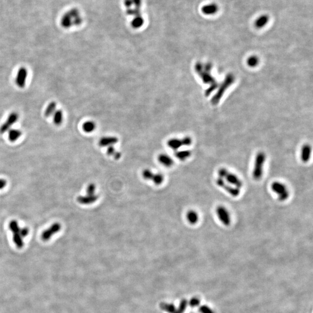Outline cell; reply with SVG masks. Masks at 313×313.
<instances>
[{"label": "cell", "mask_w": 313, "mask_h": 313, "mask_svg": "<svg viewBox=\"0 0 313 313\" xmlns=\"http://www.w3.org/2000/svg\"><path fill=\"white\" fill-rule=\"evenodd\" d=\"M199 311L201 313H214V311L206 305H202L199 309Z\"/></svg>", "instance_id": "obj_32"}, {"label": "cell", "mask_w": 313, "mask_h": 313, "mask_svg": "<svg viewBox=\"0 0 313 313\" xmlns=\"http://www.w3.org/2000/svg\"><path fill=\"white\" fill-rule=\"evenodd\" d=\"M201 11L203 13L206 15H214L219 11V7L217 4L215 3L206 4L203 6Z\"/></svg>", "instance_id": "obj_14"}, {"label": "cell", "mask_w": 313, "mask_h": 313, "mask_svg": "<svg viewBox=\"0 0 313 313\" xmlns=\"http://www.w3.org/2000/svg\"><path fill=\"white\" fill-rule=\"evenodd\" d=\"M29 230L27 227H24V228L20 229L19 232V234L21 236V237L22 238L26 237L29 234Z\"/></svg>", "instance_id": "obj_34"}, {"label": "cell", "mask_w": 313, "mask_h": 313, "mask_svg": "<svg viewBox=\"0 0 313 313\" xmlns=\"http://www.w3.org/2000/svg\"><path fill=\"white\" fill-rule=\"evenodd\" d=\"M154 173L150 169H146L142 172V176L145 179L151 180Z\"/></svg>", "instance_id": "obj_28"}, {"label": "cell", "mask_w": 313, "mask_h": 313, "mask_svg": "<svg viewBox=\"0 0 313 313\" xmlns=\"http://www.w3.org/2000/svg\"><path fill=\"white\" fill-rule=\"evenodd\" d=\"M19 119V115L16 112H12L10 114L8 115V118L6 121L0 126V134H4L8 132L9 130H11L12 126H13L16 122Z\"/></svg>", "instance_id": "obj_9"}, {"label": "cell", "mask_w": 313, "mask_h": 313, "mask_svg": "<svg viewBox=\"0 0 313 313\" xmlns=\"http://www.w3.org/2000/svg\"><path fill=\"white\" fill-rule=\"evenodd\" d=\"M119 141L118 138L113 136H103L100 139L99 145L102 147H108L114 146Z\"/></svg>", "instance_id": "obj_12"}, {"label": "cell", "mask_w": 313, "mask_h": 313, "mask_svg": "<svg viewBox=\"0 0 313 313\" xmlns=\"http://www.w3.org/2000/svg\"><path fill=\"white\" fill-rule=\"evenodd\" d=\"M151 181L156 185H160L164 181V176L161 173H154Z\"/></svg>", "instance_id": "obj_25"}, {"label": "cell", "mask_w": 313, "mask_h": 313, "mask_svg": "<svg viewBox=\"0 0 313 313\" xmlns=\"http://www.w3.org/2000/svg\"><path fill=\"white\" fill-rule=\"evenodd\" d=\"M82 18L79 11L76 9H72L65 13L61 19V27L69 29L74 26H79L82 23Z\"/></svg>", "instance_id": "obj_1"}, {"label": "cell", "mask_w": 313, "mask_h": 313, "mask_svg": "<svg viewBox=\"0 0 313 313\" xmlns=\"http://www.w3.org/2000/svg\"><path fill=\"white\" fill-rule=\"evenodd\" d=\"M22 135V131L17 129H11L8 130V138L12 142L17 141Z\"/></svg>", "instance_id": "obj_20"}, {"label": "cell", "mask_w": 313, "mask_h": 313, "mask_svg": "<svg viewBox=\"0 0 313 313\" xmlns=\"http://www.w3.org/2000/svg\"><path fill=\"white\" fill-rule=\"evenodd\" d=\"M167 145L169 147L173 150L174 151H177L182 146H183L182 139H180L178 138H172L168 140Z\"/></svg>", "instance_id": "obj_18"}, {"label": "cell", "mask_w": 313, "mask_h": 313, "mask_svg": "<svg viewBox=\"0 0 313 313\" xmlns=\"http://www.w3.org/2000/svg\"><path fill=\"white\" fill-rule=\"evenodd\" d=\"M61 229V225L59 223H55L50 227L49 229L45 230L42 234V240L48 241L55 234L59 232Z\"/></svg>", "instance_id": "obj_11"}, {"label": "cell", "mask_w": 313, "mask_h": 313, "mask_svg": "<svg viewBox=\"0 0 313 313\" xmlns=\"http://www.w3.org/2000/svg\"><path fill=\"white\" fill-rule=\"evenodd\" d=\"M271 189L277 195L278 199L281 202L285 201L289 197L290 193L288 187L285 184L280 182L275 181L273 182L271 185Z\"/></svg>", "instance_id": "obj_5"}, {"label": "cell", "mask_w": 313, "mask_h": 313, "mask_svg": "<svg viewBox=\"0 0 313 313\" xmlns=\"http://www.w3.org/2000/svg\"><path fill=\"white\" fill-rule=\"evenodd\" d=\"M234 80H235V77L231 74H229L225 77V78L223 81V82L221 84V86L219 89L218 92L216 93V95L214 96L211 100V102L214 105H216L219 102V101L221 99V97L223 95L224 93L227 90V89L230 87V85L231 84H233Z\"/></svg>", "instance_id": "obj_6"}, {"label": "cell", "mask_w": 313, "mask_h": 313, "mask_svg": "<svg viewBox=\"0 0 313 313\" xmlns=\"http://www.w3.org/2000/svg\"><path fill=\"white\" fill-rule=\"evenodd\" d=\"M158 160L160 163L166 167H171L174 164L171 156L167 154H161L158 157Z\"/></svg>", "instance_id": "obj_15"}, {"label": "cell", "mask_w": 313, "mask_h": 313, "mask_svg": "<svg viewBox=\"0 0 313 313\" xmlns=\"http://www.w3.org/2000/svg\"><path fill=\"white\" fill-rule=\"evenodd\" d=\"M9 229L11 230V231L13 234H15V233H19V230H20V229L19 227L18 222H17V221L15 220H12L9 223Z\"/></svg>", "instance_id": "obj_27"}, {"label": "cell", "mask_w": 313, "mask_h": 313, "mask_svg": "<svg viewBox=\"0 0 313 313\" xmlns=\"http://www.w3.org/2000/svg\"><path fill=\"white\" fill-rule=\"evenodd\" d=\"M98 198L99 196L96 194L93 195L87 194L85 195L78 196L77 198V201L78 203L81 204L89 205L95 203L98 199Z\"/></svg>", "instance_id": "obj_13"}, {"label": "cell", "mask_w": 313, "mask_h": 313, "mask_svg": "<svg viewBox=\"0 0 313 313\" xmlns=\"http://www.w3.org/2000/svg\"><path fill=\"white\" fill-rule=\"evenodd\" d=\"M116 150L115 149L114 146H110L108 147L107 149V153L109 156H114L115 154L116 153Z\"/></svg>", "instance_id": "obj_36"}, {"label": "cell", "mask_w": 313, "mask_h": 313, "mask_svg": "<svg viewBox=\"0 0 313 313\" xmlns=\"http://www.w3.org/2000/svg\"><path fill=\"white\" fill-rule=\"evenodd\" d=\"M7 185V181L3 179H0V190L4 188Z\"/></svg>", "instance_id": "obj_37"}, {"label": "cell", "mask_w": 313, "mask_h": 313, "mask_svg": "<svg viewBox=\"0 0 313 313\" xmlns=\"http://www.w3.org/2000/svg\"><path fill=\"white\" fill-rule=\"evenodd\" d=\"M266 160V156L265 153L259 152L257 154L252 171V177L255 180H259L262 178Z\"/></svg>", "instance_id": "obj_4"}, {"label": "cell", "mask_w": 313, "mask_h": 313, "mask_svg": "<svg viewBox=\"0 0 313 313\" xmlns=\"http://www.w3.org/2000/svg\"><path fill=\"white\" fill-rule=\"evenodd\" d=\"M28 71L24 67H22L19 69L15 78V83L17 86L20 88H23L26 84Z\"/></svg>", "instance_id": "obj_10"}, {"label": "cell", "mask_w": 313, "mask_h": 313, "mask_svg": "<svg viewBox=\"0 0 313 313\" xmlns=\"http://www.w3.org/2000/svg\"><path fill=\"white\" fill-rule=\"evenodd\" d=\"M96 186L95 184L93 183L89 184L87 188V194H96Z\"/></svg>", "instance_id": "obj_30"}, {"label": "cell", "mask_w": 313, "mask_h": 313, "mask_svg": "<svg viewBox=\"0 0 313 313\" xmlns=\"http://www.w3.org/2000/svg\"><path fill=\"white\" fill-rule=\"evenodd\" d=\"M187 221L193 225L197 224L199 220V215L195 210H188L186 215Z\"/></svg>", "instance_id": "obj_17"}, {"label": "cell", "mask_w": 313, "mask_h": 313, "mask_svg": "<svg viewBox=\"0 0 313 313\" xmlns=\"http://www.w3.org/2000/svg\"><path fill=\"white\" fill-rule=\"evenodd\" d=\"M216 184L218 187H220L225 190L227 193L233 197H237L240 194V189L234 187L232 185L227 183L223 179L218 177L216 180Z\"/></svg>", "instance_id": "obj_7"}, {"label": "cell", "mask_w": 313, "mask_h": 313, "mask_svg": "<svg viewBox=\"0 0 313 313\" xmlns=\"http://www.w3.org/2000/svg\"><path fill=\"white\" fill-rule=\"evenodd\" d=\"M216 212L219 221L225 226H229L231 223V218L227 209L223 205L218 206L216 209Z\"/></svg>", "instance_id": "obj_8"}, {"label": "cell", "mask_w": 313, "mask_h": 313, "mask_svg": "<svg viewBox=\"0 0 313 313\" xmlns=\"http://www.w3.org/2000/svg\"><path fill=\"white\" fill-rule=\"evenodd\" d=\"M199 303L200 301L198 298H192L190 301V305H191V307H196L199 305Z\"/></svg>", "instance_id": "obj_35"}, {"label": "cell", "mask_w": 313, "mask_h": 313, "mask_svg": "<svg viewBox=\"0 0 313 313\" xmlns=\"http://www.w3.org/2000/svg\"><path fill=\"white\" fill-rule=\"evenodd\" d=\"M311 147L309 145H305L302 147L301 150V160L302 162L306 163L309 162L311 157Z\"/></svg>", "instance_id": "obj_16"}, {"label": "cell", "mask_w": 313, "mask_h": 313, "mask_svg": "<svg viewBox=\"0 0 313 313\" xmlns=\"http://www.w3.org/2000/svg\"><path fill=\"white\" fill-rule=\"evenodd\" d=\"M186 305H187V301H186V300H182V302L180 303V305L179 309L178 310L176 311L175 313H183L185 309H186Z\"/></svg>", "instance_id": "obj_31"}, {"label": "cell", "mask_w": 313, "mask_h": 313, "mask_svg": "<svg viewBox=\"0 0 313 313\" xmlns=\"http://www.w3.org/2000/svg\"><path fill=\"white\" fill-rule=\"evenodd\" d=\"M268 21L269 16L267 15H262L256 19L255 22V26L257 29L263 28L268 23Z\"/></svg>", "instance_id": "obj_19"}, {"label": "cell", "mask_w": 313, "mask_h": 313, "mask_svg": "<svg viewBox=\"0 0 313 313\" xmlns=\"http://www.w3.org/2000/svg\"><path fill=\"white\" fill-rule=\"evenodd\" d=\"M13 240L18 248H22L23 247L24 243L22 240V237H21L19 233L13 234Z\"/></svg>", "instance_id": "obj_26"}, {"label": "cell", "mask_w": 313, "mask_h": 313, "mask_svg": "<svg viewBox=\"0 0 313 313\" xmlns=\"http://www.w3.org/2000/svg\"><path fill=\"white\" fill-rule=\"evenodd\" d=\"M183 141V146H188L191 145L192 143V139L191 138L188 136H186L184 138L182 139Z\"/></svg>", "instance_id": "obj_33"}, {"label": "cell", "mask_w": 313, "mask_h": 313, "mask_svg": "<svg viewBox=\"0 0 313 313\" xmlns=\"http://www.w3.org/2000/svg\"><path fill=\"white\" fill-rule=\"evenodd\" d=\"M57 104L55 102H51L48 104V106L44 112V115L45 117H50L52 116L56 110Z\"/></svg>", "instance_id": "obj_22"}, {"label": "cell", "mask_w": 313, "mask_h": 313, "mask_svg": "<svg viewBox=\"0 0 313 313\" xmlns=\"http://www.w3.org/2000/svg\"><path fill=\"white\" fill-rule=\"evenodd\" d=\"M195 70L197 73L199 74V76L201 78L204 83L211 85L210 88H208L206 91V95H209L215 89L217 88L218 84L216 81L215 80L214 78L210 75V72H208L205 70H203V65L199 62L196 63V65L195 66Z\"/></svg>", "instance_id": "obj_2"}, {"label": "cell", "mask_w": 313, "mask_h": 313, "mask_svg": "<svg viewBox=\"0 0 313 313\" xmlns=\"http://www.w3.org/2000/svg\"><path fill=\"white\" fill-rule=\"evenodd\" d=\"M247 63L250 67H255L259 63V59L255 56H251L248 59Z\"/></svg>", "instance_id": "obj_29"}, {"label": "cell", "mask_w": 313, "mask_h": 313, "mask_svg": "<svg viewBox=\"0 0 313 313\" xmlns=\"http://www.w3.org/2000/svg\"><path fill=\"white\" fill-rule=\"evenodd\" d=\"M218 174L219 178L223 179L227 183L234 187L241 189L243 186L241 180L236 174L229 172L226 168H220L219 169Z\"/></svg>", "instance_id": "obj_3"}, {"label": "cell", "mask_w": 313, "mask_h": 313, "mask_svg": "<svg viewBox=\"0 0 313 313\" xmlns=\"http://www.w3.org/2000/svg\"><path fill=\"white\" fill-rule=\"evenodd\" d=\"M191 156V152L190 150H177L175 153V156L179 160H186Z\"/></svg>", "instance_id": "obj_24"}, {"label": "cell", "mask_w": 313, "mask_h": 313, "mask_svg": "<svg viewBox=\"0 0 313 313\" xmlns=\"http://www.w3.org/2000/svg\"><path fill=\"white\" fill-rule=\"evenodd\" d=\"M53 121L54 124L59 126L61 125L63 121V113L61 110H57L53 114Z\"/></svg>", "instance_id": "obj_23"}, {"label": "cell", "mask_w": 313, "mask_h": 313, "mask_svg": "<svg viewBox=\"0 0 313 313\" xmlns=\"http://www.w3.org/2000/svg\"><path fill=\"white\" fill-rule=\"evenodd\" d=\"M96 128V125L93 121H87L82 125V130L85 133H92Z\"/></svg>", "instance_id": "obj_21"}]
</instances>
